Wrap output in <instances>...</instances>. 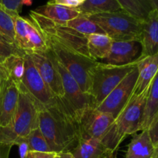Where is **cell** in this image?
<instances>
[{
  "label": "cell",
  "mask_w": 158,
  "mask_h": 158,
  "mask_svg": "<svg viewBox=\"0 0 158 158\" xmlns=\"http://www.w3.org/2000/svg\"><path fill=\"white\" fill-rule=\"evenodd\" d=\"M25 70L23 85L19 89L29 96L40 111L49 109L57 104L53 95L35 68L30 56L25 55Z\"/></svg>",
  "instance_id": "cell-9"
},
{
  "label": "cell",
  "mask_w": 158,
  "mask_h": 158,
  "mask_svg": "<svg viewBox=\"0 0 158 158\" xmlns=\"http://www.w3.org/2000/svg\"><path fill=\"white\" fill-rule=\"evenodd\" d=\"M25 56L26 53L20 50L16 45L6 40L0 34V64L11 56Z\"/></svg>",
  "instance_id": "cell-29"
},
{
  "label": "cell",
  "mask_w": 158,
  "mask_h": 158,
  "mask_svg": "<svg viewBox=\"0 0 158 158\" xmlns=\"http://www.w3.org/2000/svg\"><path fill=\"white\" fill-rule=\"evenodd\" d=\"M152 158H158V146L155 147L154 151V154H153Z\"/></svg>",
  "instance_id": "cell-38"
},
{
  "label": "cell",
  "mask_w": 158,
  "mask_h": 158,
  "mask_svg": "<svg viewBox=\"0 0 158 158\" xmlns=\"http://www.w3.org/2000/svg\"><path fill=\"white\" fill-rule=\"evenodd\" d=\"M15 44L26 54L40 53L49 50L44 34L30 18L14 16Z\"/></svg>",
  "instance_id": "cell-10"
},
{
  "label": "cell",
  "mask_w": 158,
  "mask_h": 158,
  "mask_svg": "<svg viewBox=\"0 0 158 158\" xmlns=\"http://www.w3.org/2000/svg\"><path fill=\"white\" fill-rule=\"evenodd\" d=\"M0 34L11 43H15L14 16L0 7Z\"/></svg>",
  "instance_id": "cell-28"
},
{
  "label": "cell",
  "mask_w": 158,
  "mask_h": 158,
  "mask_svg": "<svg viewBox=\"0 0 158 158\" xmlns=\"http://www.w3.org/2000/svg\"><path fill=\"white\" fill-rule=\"evenodd\" d=\"M23 6V0H0V7L12 16L19 15Z\"/></svg>",
  "instance_id": "cell-30"
},
{
  "label": "cell",
  "mask_w": 158,
  "mask_h": 158,
  "mask_svg": "<svg viewBox=\"0 0 158 158\" xmlns=\"http://www.w3.org/2000/svg\"><path fill=\"white\" fill-rule=\"evenodd\" d=\"M140 42L142 46L140 60L158 52V9H153L143 20Z\"/></svg>",
  "instance_id": "cell-17"
},
{
  "label": "cell",
  "mask_w": 158,
  "mask_h": 158,
  "mask_svg": "<svg viewBox=\"0 0 158 158\" xmlns=\"http://www.w3.org/2000/svg\"><path fill=\"white\" fill-rule=\"evenodd\" d=\"M157 146H158V143H157ZM157 146H156V147H157Z\"/></svg>",
  "instance_id": "cell-39"
},
{
  "label": "cell",
  "mask_w": 158,
  "mask_h": 158,
  "mask_svg": "<svg viewBox=\"0 0 158 158\" xmlns=\"http://www.w3.org/2000/svg\"><path fill=\"white\" fill-rule=\"evenodd\" d=\"M12 146L0 143V158H9Z\"/></svg>",
  "instance_id": "cell-33"
},
{
  "label": "cell",
  "mask_w": 158,
  "mask_h": 158,
  "mask_svg": "<svg viewBox=\"0 0 158 158\" xmlns=\"http://www.w3.org/2000/svg\"><path fill=\"white\" fill-rule=\"evenodd\" d=\"M30 151L36 152H52L50 147L48 144L46 138L43 135L39 128L33 130L26 137Z\"/></svg>",
  "instance_id": "cell-27"
},
{
  "label": "cell",
  "mask_w": 158,
  "mask_h": 158,
  "mask_svg": "<svg viewBox=\"0 0 158 158\" xmlns=\"http://www.w3.org/2000/svg\"><path fill=\"white\" fill-rule=\"evenodd\" d=\"M2 79H3V73H2V67H1V64H0V89H1Z\"/></svg>",
  "instance_id": "cell-37"
},
{
  "label": "cell",
  "mask_w": 158,
  "mask_h": 158,
  "mask_svg": "<svg viewBox=\"0 0 158 158\" xmlns=\"http://www.w3.org/2000/svg\"><path fill=\"white\" fill-rule=\"evenodd\" d=\"M70 152L75 158H103L115 151L108 149L97 139H79Z\"/></svg>",
  "instance_id": "cell-19"
},
{
  "label": "cell",
  "mask_w": 158,
  "mask_h": 158,
  "mask_svg": "<svg viewBox=\"0 0 158 158\" xmlns=\"http://www.w3.org/2000/svg\"><path fill=\"white\" fill-rule=\"evenodd\" d=\"M56 158H75L73 157L71 152L69 151H66V152L57 153Z\"/></svg>",
  "instance_id": "cell-34"
},
{
  "label": "cell",
  "mask_w": 158,
  "mask_h": 158,
  "mask_svg": "<svg viewBox=\"0 0 158 158\" xmlns=\"http://www.w3.org/2000/svg\"><path fill=\"white\" fill-rule=\"evenodd\" d=\"M148 130L154 147L158 143V72L152 80L143 114L141 131Z\"/></svg>",
  "instance_id": "cell-16"
},
{
  "label": "cell",
  "mask_w": 158,
  "mask_h": 158,
  "mask_svg": "<svg viewBox=\"0 0 158 158\" xmlns=\"http://www.w3.org/2000/svg\"><path fill=\"white\" fill-rule=\"evenodd\" d=\"M16 145L19 148V154L20 158H26L30 151H29V147L27 140H26V137L20 138Z\"/></svg>",
  "instance_id": "cell-31"
},
{
  "label": "cell",
  "mask_w": 158,
  "mask_h": 158,
  "mask_svg": "<svg viewBox=\"0 0 158 158\" xmlns=\"http://www.w3.org/2000/svg\"><path fill=\"white\" fill-rule=\"evenodd\" d=\"M39 129L52 152H70L77 143V124L58 100L56 106L40 112Z\"/></svg>",
  "instance_id": "cell-1"
},
{
  "label": "cell",
  "mask_w": 158,
  "mask_h": 158,
  "mask_svg": "<svg viewBox=\"0 0 158 158\" xmlns=\"http://www.w3.org/2000/svg\"><path fill=\"white\" fill-rule=\"evenodd\" d=\"M138 77L137 64L123 80L114 88L112 92L97 107L101 112L108 113L117 117L123 106L131 98Z\"/></svg>",
  "instance_id": "cell-12"
},
{
  "label": "cell",
  "mask_w": 158,
  "mask_h": 158,
  "mask_svg": "<svg viewBox=\"0 0 158 158\" xmlns=\"http://www.w3.org/2000/svg\"><path fill=\"white\" fill-rule=\"evenodd\" d=\"M35 13L60 24H66L80 15L77 8H69L60 5L48 4L42 6L33 10Z\"/></svg>",
  "instance_id": "cell-21"
},
{
  "label": "cell",
  "mask_w": 158,
  "mask_h": 158,
  "mask_svg": "<svg viewBox=\"0 0 158 158\" xmlns=\"http://www.w3.org/2000/svg\"><path fill=\"white\" fill-rule=\"evenodd\" d=\"M5 75L17 85L19 88L23 85L26 66L25 56H11L1 63Z\"/></svg>",
  "instance_id": "cell-23"
},
{
  "label": "cell",
  "mask_w": 158,
  "mask_h": 158,
  "mask_svg": "<svg viewBox=\"0 0 158 158\" xmlns=\"http://www.w3.org/2000/svg\"><path fill=\"white\" fill-rule=\"evenodd\" d=\"M142 46L140 41H114L109 54L102 63L113 66H123L140 60Z\"/></svg>",
  "instance_id": "cell-15"
},
{
  "label": "cell",
  "mask_w": 158,
  "mask_h": 158,
  "mask_svg": "<svg viewBox=\"0 0 158 158\" xmlns=\"http://www.w3.org/2000/svg\"><path fill=\"white\" fill-rule=\"evenodd\" d=\"M114 120L115 118L110 114L101 112L96 107L89 108L77 124L78 140L97 139L104 145Z\"/></svg>",
  "instance_id": "cell-11"
},
{
  "label": "cell",
  "mask_w": 158,
  "mask_h": 158,
  "mask_svg": "<svg viewBox=\"0 0 158 158\" xmlns=\"http://www.w3.org/2000/svg\"><path fill=\"white\" fill-rule=\"evenodd\" d=\"M65 25L85 35L97 33L105 34L103 29L98 25L89 19L87 16L81 14L74 19L67 22Z\"/></svg>",
  "instance_id": "cell-26"
},
{
  "label": "cell",
  "mask_w": 158,
  "mask_h": 158,
  "mask_svg": "<svg viewBox=\"0 0 158 158\" xmlns=\"http://www.w3.org/2000/svg\"><path fill=\"white\" fill-rule=\"evenodd\" d=\"M117 2L123 11L141 20L145 19L154 9L148 0H117Z\"/></svg>",
  "instance_id": "cell-25"
},
{
  "label": "cell",
  "mask_w": 158,
  "mask_h": 158,
  "mask_svg": "<svg viewBox=\"0 0 158 158\" xmlns=\"http://www.w3.org/2000/svg\"><path fill=\"white\" fill-rule=\"evenodd\" d=\"M56 65L61 75L64 90L63 97L57 98V100L76 123L78 124L85 111L90 107L97 108V104L92 96L82 91L78 83L57 60Z\"/></svg>",
  "instance_id": "cell-7"
},
{
  "label": "cell",
  "mask_w": 158,
  "mask_h": 158,
  "mask_svg": "<svg viewBox=\"0 0 158 158\" xmlns=\"http://www.w3.org/2000/svg\"><path fill=\"white\" fill-rule=\"evenodd\" d=\"M87 47L90 57L94 60L103 61L110 51L113 40L106 34H91L86 35Z\"/></svg>",
  "instance_id": "cell-22"
},
{
  "label": "cell",
  "mask_w": 158,
  "mask_h": 158,
  "mask_svg": "<svg viewBox=\"0 0 158 158\" xmlns=\"http://www.w3.org/2000/svg\"><path fill=\"white\" fill-rule=\"evenodd\" d=\"M98 25L113 41H140L143 20L125 11L86 15Z\"/></svg>",
  "instance_id": "cell-4"
},
{
  "label": "cell",
  "mask_w": 158,
  "mask_h": 158,
  "mask_svg": "<svg viewBox=\"0 0 158 158\" xmlns=\"http://www.w3.org/2000/svg\"><path fill=\"white\" fill-rule=\"evenodd\" d=\"M29 55V54H28ZM30 57L41 76L43 81L56 98H62L64 96L63 82L56 65V60L52 51L30 54Z\"/></svg>",
  "instance_id": "cell-13"
},
{
  "label": "cell",
  "mask_w": 158,
  "mask_h": 158,
  "mask_svg": "<svg viewBox=\"0 0 158 158\" xmlns=\"http://www.w3.org/2000/svg\"><path fill=\"white\" fill-rule=\"evenodd\" d=\"M154 9H158V0H148Z\"/></svg>",
  "instance_id": "cell-35"
},
{
  "label": "cell",
  "mask_w": 158,
  "mask_h": 158,
  "mask_svg": "<svg viewBox=\"0 0 158 158\" xmlns=\"http://www.w3.org/2000/svg\"><path fill=\"white\" fill-rule=\"evenodd\" d=\"M103 158H117V154H116V151L115 152H112L110 154H109L108 155L105 156Z\"/></svg>",
  "instance_id": "cell-36"
},
{
  "label": "cell",
  "mask_w": 158,
  "mask_h": 158,
  "mask_svg": "<svg viewBox=\"0 0 158 158\" xmlns=\"http://www.w3.org/2000/svg\"><path fill=\"white\" fill-rule=\"evenodd\" d=\"M77 9L81 15H84L123 10L117 0H86Z\"/></svg>",
  "instance_id": "cell-24"
},
{
  "label": "cell",
  "mask_w": 158,
  "mask_h": 158,
  "mask_svg": "<svg viewBox=\"0 0 158 158\" xmlns=\"http://www.w3.org/2000/svg\"><path fill=\"white\" fill-rule=\"evenodd\" d=\"M151 84L138 95L132 94L114 120L110 132L119 144L127 136L141 131L143 114Z\"/></svg>",
  "instance_id": "cell-5"
},
{
  "label": "cell",
  "mask_w": 158,
  "mask_h": 158,
  "mask_svg": "<svg viewBox=\"0 0 158 158\" xmlns=\"http://www.w3.org/2000/svg\"><path fill=\"white\" fill-rule=\"evenodd\" d=\"M29 16L40 27L46 40H52L66 49L91 58L88 51L86 35L65 24L57 23L38 15L33 10L30 11Z\"/></svg>",
  "instance_id": "cell-6"
},
{
  "label": "cell",
  "mask_w": 158,
  "mask_h": 158,
  "mask_svg": "<svg viewBox=\"0 0 158 158\" xmlns=\"http://www.w3.org/2000/svg\"><path fill=\"white\" fill-rule=\"evenodd\" d=\"M138 61L123 66L99 63L93 75L90 91V95L95 100L97 107L137 66Z\"/></svg>",
  "instance_id": "cell-8"
},
{
  "label": "cell",
  "mask_w": 158,
  "mask_h": 158,
  "mask_svg": "<svg viewBox=\"0 0 158 158\" xmlns=\"http://www.w3.org/2000/svg\"><path fill=\"white\" fill-rule=\"evenodd\" d=\"M154 148L149 131L143 130L134 136L128 145L125 158H152Z\"/></svg>",
  "instance_id": "cell-20"
},
{
  "label": "cell",
  "mask_w": 158,
  "mask_h": 158,
  "mask_svg": "<svg viewBox=\"0 0 158 158\" xmlns=\"http://www.w3.org/2000/svg\"><path fill=\"white\" fill-rule=\"evenodd\" d=\"M40 111L26 93L19 90L18 106L10 125L0 127V143L16 145L20 138L26 137L33 130L39 128Z\"/></svg>",
  "instance_id": "cell-2"
},
{
  "label": "cell",
  "mask_w": 158,
  "mask_h": 158,
  "mask_svg": "<svg viewBox=\"0 0 158 158\" xmlns=\"http://www.w3.org/2000/svg\"><path fill=\"white\" fill-rule=\"evenodd\" d=\"M46 41L57 61L76 80L82 91L90 95L93 75L100 62L66 49L52 40Z\"/></svg>",
  "instance_id": "cell-3"
},
{
  "label": "cell",
  "mask_w": 158,
  "mask_h": 158,
  "mask_svg": "<svg viewBox=\"0 0 158 158\" xmlns=\"http://www.w3.org/2000/svg\"><path fill=\"white\" fill-rule=\"evenodd\" d=\"M138 77L132 94H141L151 83L158 72V52L143 57L137 63Z\"/></svg>",
  "instance_id": "cell-18"
},
{
  "label": "cell",
  "mask_w": 158,
  "mask_h": 158,
  "mask_svg": "<svg viewBox=\"0 0 158 158\" xmlns=\"http://www.w3.org/2000/svg\"><path fill=\"white\" fill-rule=\"evenodd\" d=\"M57 153L29 151L26 158H56Z\"/></svg>",
  "instance_id": "cell-32"
},
{
  "label": "cell",
  "mask_w": 158,
  "mask_h": 158,
  "mask_svg": "<svg viewBox=\"0 0 158 158\" xmlns=\"http://www.w3.org/2000/svg\"><path fill=\"white\" fill-rule=\"evenodd\" d=\"M19 97V87L3 73L0 89V127H4L11 124L18 106Z\"/></svg>",
  "instance_id": "cell-14"
}]
</instances>
